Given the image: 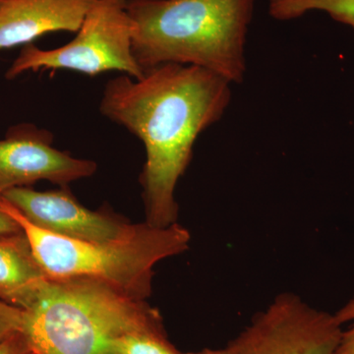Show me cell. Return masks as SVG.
<instances>
[{
    "label": "cell",
    "mask_w": 354,
    "mask_h": 354,
    "mask_svg": "<svg viewBox=\"0 0 354 354\" xmlns=\"http://www.w3.org/2000/svg\"><path fill=\"white\" fill-rule=\"evenodd\" d=\"M230 100V81L193 65H160L141 78L122 74L106 83L100 111L145 147L139 180L149 225L176 223L177 183L189 167L198 137L223 118Z\"/></svg>",
    "instance_id": "obj_1"
},
{
    "label": "cell",
    "mask_w": 354,
    "mask_h": 354,
    "mask_svg": "<svg viewBox=\"0 0 354 354\" xmlns=\"http://www.w3.org/2000/svg\"><path fill=\"white\" fill-rule=\"evenodd\" d=\"M254 6L255 0H128L133 55L143 72L193 65L242 83Z\"/></svg>",
    "instance_id": "obj_2"
},
{
    "label": "cell",
    "mask_w": 354,
    "mask_h": 354,
    "mask_svg": "<svg viewBox=\"0 0 354 354\" xmlns=\"http://www.w3.org/2000/svg\"><path fill=\"white\" fill-rule=\"evenodd\" d=\"M24 311L32 354H104L121 335L165 327L146 299L88 277L48 278Z\"/></svg>",
    "instance_id": "obj_3"
},
{
    "label": "cell",
    "mask_w": 354,
    "mask_h": 354,
    "mask_svg": "<svg viewBox=\"0 0 354 354\" xmlns=\"http://www.w3.org/2000/svg\"><path fill=\"white\" fill-rule=\"evenodd\" d=\"M2 206L22 228L48 278L102 279L141 299L150 297L155 265L189 247V232L177 223L156 227L145 221L114 241H83L36 227L3 197Z\"/></svg>",
    "instance_id": "obj_4"
},
{
    "label": "cell",
    "mask_w": 354,
    "mask_h": 354,
    "mask_svg": "<svg viewBox=\"0 0 354 354\" xmlns=\"http://www.w3.org/2000/svg\"><path fill=\"white\" fill-rule=\"evenodd\" d=\"M127 3L128 0H95L75 38L53 50H43L34 44L23 46L7 69L6 79L41 70H69L90 76L120 71L141 78L143 70L133 55V26Z\"/></svg>",
    "instance_id": "obj_5"
},
{
    "label": "cell",
    "mask_w": 354,
    "mask_h": 354,
    "mask_svg": "<svg viewBox=\"0 0 354 354\" xmlns=\"http://www.w3.org/2000/svg\"><path fill=\"white\" fill-rule=\"evenodd\" d=\"M342 325L335 314L281 293L225 346L227 354H335Z\"/></svg>",
    "instance_id": "obj_6"
},
{
    "label": "cell",
    "mask_w": 354,
    "mask_h": 354,
    "mask_svg": "<svg viewBox=\"0 0 354 354\" xmlns=\"http://www.w3.org/2000/svg\"><path fill=\"white\" fill-rule=\"evenodd\" d=\"M46 130L21 125L0 140V194L14 187H28L46 180L65 187L93 176L97 164L57 150Z\"/></svg>",
    "instance_id": "obj_7"
},
{
    "label": "cell",
    "mask_w": 354,
    "mask_h": 354,
    "mask_svg": "<svg viewBox=\"0 0 354 354\" xmlns=\"http://www.w3.org/2000/svg\"><path fill=\"white\" fill-rule=\"evenodd\" d=\"M1 196L32 225L67 239L111 241L127 234L133 227L109 212L86 208L67 186L46 192L14 187L2 192Z\"/></svg>",
    "instance_id": "obj_8"
},
{
    "label": "cell",
    "mask_w": 354,
    "mask_h": 354,
    "mask_svg": "<svg viewBox=\"0 0 354 354\" xmlns=\"http://www.w3.org/2000/svg\"><path fill=\"white\" fill-rule=\"evenodd\" d=\"M95 0H0V50L48 32H77Z\"/></svg>",
    "instance_id": "obj_9"
},
{
    "label": "cell",
    "mask_w": 354,
    "mask_h": 354,
    "mask_svg": "<svg viewBox=\"0 0 354 354\" xmlns=\"http://www.w3.org/2000/svg\"><path fill=\"white\" fill-rule=\"evenodd\" d=\"M48 279L23 230L0 235V299L27 310Z\"/></svg>",
    "instance_id": "obj_10"
},
{
    "label": "cell",
    "mask_w": 354,
    "mask_h": 354,
    "mask_svg": "<svg viewBox=\"0 0 354 354\" xmlns=\"http://www.w3.org/2000/svg\"><path fill=\"white\" fill-rule=\"evenodd\" d=\"M310 11H323L354 29V0H269L270 15L276 20L297 19Z\"/></svg>",
    "instance_id": "obj_11"
},
{
    "label": "cell",
    "mask_w": 354,
    "mask_h": 354,
    "mask_svg": "<svg viewBox=\"0 0 354 354\" xmlns=\"http://www.w3.org/2000/svg\"><path fill=\"white\" fill-rule=\"evenodd\" d=\"M104 354H183L169 342L165 327L128 333L114 339Z\"/></svg>",
    "instance_id": "obj_12"
},
{
    "label": "cell",
    "mask_w": 354,
    "mask_h": 354,
    "mask_svg": "<svg viewBox=\"0 0 354 354\" xmlns=\"http://www.w3.org/2000/svg\"><path fill=\"white\" fill-rule=\"evenodd\" d=\"M25 311L0 299V344L23 332Z\"/></svg>",
    "instance_id": "obj_13"
},
{
    "label": "cell",
    "mask_w": 354,
    "mask_h": 354,
    "mask_svg": "<svg viewBox=\"0 0 354 354\" xmlns=\"http://www.w3.org/2000/svg\"><path fill=\"white\" fill-rule=\"evenodd\" d=\"M335 316L342 325L351 323L348 330H342L335 354H354V297L335 313Z\"/></svg>",
    "instance_id": "obj_14"
},
{
    "label": "cell",
    "mask_w": 354,
    "mask_h": 354,
    "mask_svg": "<svg viewBox=\"0 0 354 354\" xmlns=\"http://www.w3.org/2000/svg\"><path fill=\"white\" fill-rule=\"evenodd\" d=\"M0 354H32L23 333L12 335L0 344Z\"/></svg>",
    "instance_id": "obj_15"
},
{
    "label": "cell",
    "mask_w": 354,
    "mask_h": 354,
    "mask_svg": "<svg viewBox=\"0 0 354 354\" xmlns=\"http://www.w3.org/2000/svg\"><path fill=\"white\" fill-rule=\"evenodd\" d=\"M22 230L17 221L4 209L2 206V196L0 194V235L12 234Z\"/></svg>",
    "instance_id": "obj_16"
},
{
    "label": "cell",
    "mask_w": 354,
    "mask_h": 354,
    "mask_svg": "<svg viewBox=\"0 0 354 354\" xmlns=\"http://www.w3.org/2000/svg\"><path fill=\"white\" fill-rule=\"evenodd\" d=\"M183 354H227L225 348H220V349H211V348H205L201 351H198V353H183Z\"/></svg>",
    "instance_id": "obj_17"
}]
</instances>
